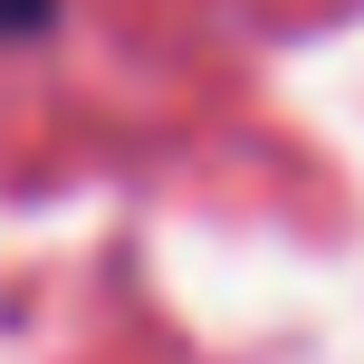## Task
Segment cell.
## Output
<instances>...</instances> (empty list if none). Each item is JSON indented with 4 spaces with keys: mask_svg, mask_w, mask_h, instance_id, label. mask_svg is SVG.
<instances>
[{
    "mask_svg": "<svg viewBox=\"0 0 364 364\" xmlns=\"http://www.w3.org/2000/svg\"><path fill=\"white\" fill-rule=\"evenodd\" d=\"M58 19V0H0V38H38Z\"/></svg>",
    "mask_w": 364,
    "mask_h": 364,
    "instance_id": "6da1fadb",
    "label": "cell"
}]
</instances>
